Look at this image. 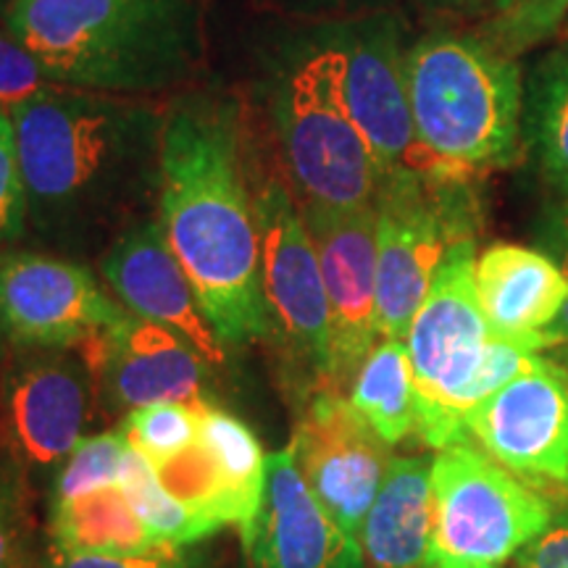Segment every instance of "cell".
Returning a JSON list of instances; mask_svg holds the SVG:
<instances>
[{"label": "cell", "instance_id": "cell-6", "mask_svg": "<svg viewBox=\"0 0 568 568\" xmlns=\"http://www.w3.org/2000/svg\"><path fill=\"white\" fill-rule=\"evenodd\" d=\"M406 88L426 151L474 174L516 161L524 119L521 69L485 34H422L406 48Z\"/></svg>", "mask_w": 568, "mask_h": 568}, {"label": "cell", "instance_id": "cell-17", "mask_svg": "<svg viewBox=\"0 0 568 568\" xmlns=\"http://www.w3.org/2000/svg\"><path fill=\"white\" fill-rule=\"evenodd\" d=\"M251 568H364V550L305 485L290 445L266 458V485L243 529Z\"/></svg>", "mask_w": 568, "mask_h": 568}, {"label": "cell", "instance_id": "cell-24", "mask_svg": "<svg viewBox=\"0 0 568 568\" xmlns=\"http://www.w3.org/2000/svg\"><path fill=\"white\" fill-rule=\"evenodd\" d=\"M153 468L166 493L176 497L184 508L193 510L195 516H201L213 531L226 524H234L240 529L245 527V510L216 456L201 437Z\"/></svg>", "mask_w": 568, "mask_h": 568}, {"label": "cell", "instance_id": "cell-27", "mask_svg": "<svg viewBox=\"0 0 568 568\" xmlns=\"http://www.w3.org/2000/svg\"><path fill=\"white\" fill-rule=\"evenodd\" d=\"M126 450H130V443H126L122 429L84 437L69 453V458L63 460L59 471L53 474L48 506L74 500V497L92 493L98 487L119 485V471H122Z\"/></svg>", "mask_w": 568, "mask_h": 568}, {"label": "cell", "instance_id": "cell-13", "mask_svg": "<svg viewBox=\"0 0 568 568\" xmlns=\"http://www.w3.org/2000/svg\"><path fill=\"white\" fill-rule=\"evenodd\" d=\"M126 314L77 261L0 251V324L17 351H74Z\"/></svg>", "mask_w": 568, "mask_h": 568}, {"label": "cell", "instance_id": "cell-20", "mask_svg": "<svg viewBox=\"0 0 568 568\" xmlns=\"http://www.w3.org/2000/svg\"><path fill=\"white\" fill-rule=\"evenodd\" d=\"M432 464V456L389 460L358 537L368 568H429Z\"/></svg>", "mask_w": 568, "mask_h": 568}, {"label": "cell", "instance_id": "cell-1", "mask_svg": "<svg viewBox=\"0 0 568 568\" xmlns=\"http://www.w3.org/2000/svg\"><path fill=\"white\" fill-rule=\"evenodd\" d=\"M161 230L224 347L268 339L261 237L230 98L184 95L163 111Z\"/></svg>", "mask_w": 568, "mask_h": 568}, {"label": "cell", "instance_id": "cell-14", "mask_svg": "<svg viewBox=\"0 0 568 568\" xmlns=\"http://www.w3.org/2000/svg\"><path fill=\"white\" fill-rule=\"evenodd\" d=\"M290 450L311 493L347 535L358 539L393 460V445L376 435L351 397L322 387L311 393Z\"/></svg>", "mask_w": 568, "mask_h": 568}, {"label": "cell", "instance_id": "cell-3", "mask_svg": "<svg viewBox=\"0 0 568 568\" xmlns=\"http://www.w3.org/2000/svg\"><path fill=\"white\" fill-rule=\"evenodd\" d=\"M3 24L53 84L103 95L169 92L203 61L201 0H13Z\"/></svg>", "mask_w": 568, "mask_h": 568}, {"label": "cell", "instance_id": "cell-7", "mask_svg": "<svg viewBox=\"0 0 568 568\" xmlns=\"http://www.w3.org/2000/svg\"><path fill=\"white\" fill-rule=\"evenodd\" d=\"M479 176L389 174L376 197V324L406 339L447 251L477 234Z\"/></svg>", "mask_w": 568, "mask_h": 568}, {"label": "cell", "instance_id": "cell-33", "mask_svg": "<svg viewBox=\"0 0 568 568\" xmlns=\"http://www.w3.org/2000/svg\"><path fill=\"white\" fill-rule=\"evenodd\" d=\"M516 560V568H568V510L552 516L542 535H537Z\"/></svg>", "mask_w": 568, "mask_h": 568}, {"label": "cell", "instance_id": "cell-11", "mask_svg": "<svg viewBox=\"0 0 568 568\" xmlns=\"http://www.w3.org/2000/svg\"><path fill=\"white\" fill-rule=\"evenodd\" d=\"M466 437L556 503L568 497V368L537 358L468 416Z\"/></svg>", "mask_w": 568, "mask_h": 568}, {"label": "cell", "instance_id": "cell-28", "mask_svg": "<svg viewBox=\"0 0 568 568\" xmlns=\"http://www.w3.org/2000/svg\"><path fill=\"white\" fill-rule=\"evenodd\" d=\"M122 432L134 450L159 466L193 445L201 435V424L193 403H155L130 410Z\"/></svg>", "mask_w": 568, "mask_h": 568}, {"label": "cell", "instance_id": "cell-2", "mask_svg": "<svg viewBox=\"0 0 568 568\" xmlns=\"http://www.w3.org/2000/svg\"><path fill=\"white\" fill-rule=\"evenodd\" d=\"M27 226L84 251L138 222L159 193L163 113L134 98L51 84L11 109Z\"/></svg>", "mask_w": 568, "mask_h": 568}, {"label": "cell", "instance_id": "cell-19", "mask_svg": "<svg viewBox=\"0 0 568 568\" xmlns=\"http://www.w3.org/2000/svg\"><path fill=\"white\" fill-rule=\"evenodd\" d=\"M474 284L481 316L497 339L550 345L548 329L564 311L568 282L548 253L495 243L477 255Z\"/></svg>", "mask_w": 568, "mask_h": 568}, {"label": "cell", "instance_id": "cell-38", "mask_svg": "<svg viewBox=\"0 0 568 568\" xmlns=\"http://www.w3.org/2000/svg\"><path fill=\"white\" fill-rule=\"evenodd\" d=\"M6 347H9V339H6L3 324H0V358H3V355H6Z\"/></svg>", "mask_w": 568, "mask_h": 568}, {"label": "cell", "instance_id": "cell-8", "mask_svg": "<svg viewBox=\"0 0 568 568\" xmlns=\"http://www.w3.org/2000/svg\"><path fill=\"white\" fill-rule=\"evenodd\" d=\"M429 568H503L556 510L468 439L437 450L432 464Z\"/></svg>", "mask_w": 568, "mask_h": 568}, {"label": "cell", "instance_id": "cell-30", "mask_svg": "<svg viewBox=\"0 0 568 568\" xmlns=\"http://www.w3.org/2000/svg\"><path fill=\"white\" fill-rule=\"evenodd\" d=\"M27 232V195L21 182L17 132L9 109H0V251Z\"/></svg>", "mask_w": 568, "mask_h": 568}, {"label": "cell", "instance_id": "cell-32", "mask_svg": "<svg viewBox=\"0 0 568 568\" xmlns=\"http://www.w3.org/2000/svg\"><path fill=\"white\" fill-rule=\"evenodd\" d=\"M190 545L163 542L159 548L132 556H88V552L48 550L45 568H201Z\"/></svg>", "mask_w": 568, "mask_h": 568}, {"label": "cell", "instance_id": "cell-31", "mask_svg": "<svg viewBox=\"0 0 568 568\" xmlns=\"http://www.w3.org/2000/svg\"><path fill=\"white\" fill-rule=\"evenodd\" d=\"M51 84L38 59L11 38L6 24L0 27V109L11 111L17 103Z\"/></svg>", "mask_w": 568, "mask_h": 568}, {"label": "cell", "instance_id": "cell-36", "mask_svg": "<svg viewBox=\"0 0 568 568\" xmlns=\"http://www.w3.org/2000/svg\"><path fill=\"white\" fill-rule=\"evenodd\" d=\"M414 3L435 13H460V17L485 13V0H414Z\"/></svg>", "mask_w": 568, "mask_h": 568}, {"label": "cell", "instance_id": "cell-23", "mask_svg": "<svg viewBox=\"0 0 568 568\" xmlns=\"http://www.w3.org/2000/svg\"><path fill=\"white\" fill-rule=\"evenodd\" d=\"M521 124L539 174L568 205V53L552 55L531 74Z\"/></svg>", "mask_w": 568, "mask_h": 568}, {"label": "cell", "instance_id": "cell-37", "mask_svg": "<svg viewBox=\"0 0 568 568\" xmlns=\"http://www.w3.org/2000/svg\"><path fill=\"white\" fill-rule=\"evenodd\" d=\"M529 3L531 0H485V13H481V17H487V27H493L516 17V13L527 9Z\"/></svg>", "mask_w": 568, "mask_h": 568}, {"label": "cell", "instance_id": "cell-35", "mask_svg": "<svg viewBox=\"0 0 568 568\" xmlns=\"http://www.w3.org/2000/svg\"><path fill=\"white\" fill-rule=\"evenodd\" d=\"M290 9L308 13H368L382 0H284Z\"/></svg>", "mask_w": 568, "mask_h": 568}, {"label": "cell", "instance_id": "cell-39", "mask_svg": "<svg viewBox=\"0 0 568 568\" xmlns=\"http://www.w3.org/2000/svg\"><path fill=\"white\" fill-rule=\"evenodd\" d=\"M30 568H32V566H30Z\"/></svg>", "mask_w": 568, "mask_h": 568}, {"label": "cell", "instance_id": "cell-34", "mask_svg": "<svg viewBox=\"0 0 568 568\" xmlns=\"http://www.w3.org/2000/svg\"><path fill=\"white\" fill-rule=\"evenodd\" d=\"M548 243H550L548 255L556 261L568 282V205L566 203H560V209L552 213V219L548 222ZM548 339L550 345L568 343V297L564 303V311H560V316L556 318V324L548 329Z\"/></svg>", "mask_w": 568, "mask_h": 568}, {"label": "cell", "instance_id": "cell-18", "mask_svg": "<svg viewBox=\"0 0 568 568\" xmlns=\"http://www.w3.org/2000/svg\"><path fill=\"white\" fill-rule=\"evenodd\" d=\"M101 274L130 314L176 332L211 366L226 364V347L211 329L159 222L138 219L119 232L103 253Z\"/></svg>", "mask_w": 568, "mask_h": 568}, {"label": "cell", "instance_id": "cell-15", "mask_svg": "<svg viewBox=\"0 0 568 568\" xmlns=\"http://www.w3.org/2000/svg\"><path fill=\"white\" fill-rule=\"evenodd\" d=\"M322 264L332 322L329 387L345 393L379 343L376 324V209L332 211L301 205Z\"/></svg>", "mask_w": 568, "mask_h": 568}, {"label": "cell", "instance_id": "cell-10", "mask_svg": "<svg viewBox=\"0 0 568 568\" xmlns=\"http://www.w3.org/2000/svg\"><path fill=\"white\" fill-rule=\"evenodd\" d=\"M345 103L382 174L479 176L426 151L418 140L406 88L400 21L389 11L361 13L343 24Z\"/></svg>", "mask_w": 568, "mask_h": 568}, {"label": "cell", "instance_id": "cell-22", "mask_svg": "<svg viewBox=\"0 0 568 568\" xmlns=\"http://www.w3.org/2000/svg\"><path fill=\"white\" fill-rule=\"evenodd\" d=\"M347 397L387 445L416 435V387L406 339H379L355 372Z\"/></svg>", "mask_w": 568, "mask_h": 568}, {"label": "cell", "instance_id": "cell-4", "mask_svg": "<svg viewBox=\"0 0 568 568\" xmlns=\"http://www.w3.org/2000/svg\"><path fill=\"white\" fill-rule=\"evenodd\" d=\"M268 116L297 205L376 209L385 174L345 103L343 24L297 34L276 53Z\"/></svg>", "mask_w": 568, "mask_h": 568}, {"label": "cell", "instance_id": "cell-16", "mask_svg": "<svg viewBox=\"0 0 568 568\" xmlns=\"http://www.w3.org/2000/svg\"><path fill=\"white\" fill-rule=\"evenodd\" d=\"M80 353L113 408L197 403L211 389V364L197 347L134 314L88 339Z\"/></svg>", "mask_w": 568, "mask_h": 568}, {"label": "cell", "instance_id": "cell-9", "mask_svg": "<svg viewBox=\"0 0 568 568\" xmlns=\"http://www.w3.org/2000/svg\"><path fill=\"white\" fill-rule=\"evenodd\" d=\"M261 237V287L268 329L290 368L308 376V387H329L332 322L324 274L301 205L276 176L258 182L253 193Z\"/></svg>", "mask_w": 568, "mask_h": 568}, {"label": "cell", "instance_id": "cell-29", "mask_svg": "<svg viewBox=\"0 0 568 568\" xmlns=\"http://www.w3.org/2000/svg\"><path fill=\"white\" fill-rule=\"evenodd\" d=\"M30 477L0 458V568H30Z\"/></svg>", "mask_w": 568, "mask_h": 568}, {"label": "cell", "instance_id": "cell-21", "mask_svg": "<svg viewBox=\"0 0 568 568\" xmlns=\"http://www.w3.org/2000/svg\"><path fill=\"white\" fill-rule=\"evenodd\" d=\"M48 550L88 556H132L163 545L134 514L119 485H105L74 500L48 506Z\"/></svg>", "mask_w": 568, "mask_h": 568}, {"label": "cell", "instance_id": "cell-12", "mask_svg": "<svg viewBox=\"0 0 568 568\" xmlns=\"http://www.w3.org/2000/svg\"><path fill=\"white\" fill-rule=\"evenodd\" d=\"M90 366L82 353L19 351L0 372V458L30 481L55 474L84 439Z\"/></svg>", "mask_w": 568, "mask_h": 568}, {"label": "cell", "instance_id": "cell-5", "mask_svg": "<svg viewBox=\"0 0 568 568\" xmlns=\"http://www.w3.org/2000/svg\"><path fill=\"white\" fill-rule=\"evenodd\" d=\"M474 266V237L447 251L406 337L416 387V437L435 450L468 439V416L539 353L535 345L493 337L477 301Z\"/></svg>", "mask_w": 568, "mask_h": 568}, {"label": "cell", "instance_id": "cell-25", "mask_svg": "<svg viewBox=\"0 0 568 568\" xmlns=\"http://www.w3.org/2000/svg\"><path fill=\"white\" fill-rule=\"evenodd\" d=\"M193 406L197 410V424H201V435L197 437L211 447L226 479H230L234 495H237L240 506L245 510L247 527L261 506V495H264L268 456L261 450L258 437L253 435L251 426L232 416L230 410L213 406L211 400H197Z\"/></svg>", "mask_w": 568, "mask_h": 568}, {"label": "cell", "instance_id": "cell-26", "mask_svg": "<svg viewBox=\"0 0 568 568\" xmlns=\"http://www.w3.org/2000/svg\"><path fill=\"white\" fill-rule=\"evenodd\" d=\"M119 487L124 489L134 514L145 521V527L151 529L161 542L195 545L213 535V529L201 516H195L193 510L184 508L176 497L166 493V487L161 485L151 460L134 450L132 445L122 460Z\"/></svg>", "mask_w": 568, "mask_h": 568}]
</instances>
